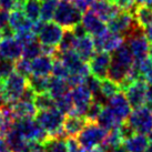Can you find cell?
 Returning a JSON list of instances; mask_svg holds the SVG:
<instances>
[{"mask_svg": "<svg viewBox=\"0 0 152 152\" xmlns=\"http://www.w3.org/2000/svg\"><path fill=\"white\" fill-rule=\"evenodd\" d=\"M143 32L147 40L149 41V43H152V22H150L147 27H144Z\"/></svg>", "mask_w": 152, "mask_h": 152, "instance_id": "48", "label": "cell"}, {"mask_svg": "<svg viewBox=\"0 0 152 152\" xmlns=\"http://www.w3.org/2000/svg\"><path fill=\"white\" fill-rule=\"evenodd\" d=\"M106 107H108L121 121L127 120L131 112L130 103L128 101L124 92L121 90L108 99Z\"/></svg>", "mask_w": 152, "mask_h": 152, "instance_id": "14", "label": "cell"}, {"mask_svg": "<svg viewBox=\"0 0 152 152\" xmlns=\"http://www.w3.org/2000/svg\"><path fill=\"white\" fill-rule=\"evenodd\" d=\"M73 50L76 51L77 55L80 57L81 60H83L85 62H88L89 60L93 57V55L96 53L93 38L90 34H86L85 37L77 38Z\"/></svg>", "mask_w": 152, "mask_h": 152, "instance_id": "19", "label": "cell"}, {"mask_svg": "<svg viewBox=\"0 0 152 152\" xmlns=\"http://www.w3.org/2000/svg\"><path fill=\"white\" fill-rule=\"evenodd\" d=\"M81 21H82V26L85 27L87 34H90L91 37L100 36V34H102L103 32H106L107 30H108L106 22L103 21V20H101L90 9L87 10L85 12V15L82 16Z\"/></svg>", "mask_w": 152, "mask_h": 152, "instance_id": "15", "label": "cell"}, {"mask_svg": "<svg viewBox=\"0 0 152 152\" xmlns=\"http://www.w3.org/2000/svg\"><path fill=\"white\" fill-rule=\"evenodd\" d=\"M115 6L118 7L120 10H126V11H130L132 13L133 9L137 6V0H113Z\"/></svg>", "mask_w": 152, "mask_h": 152, "instance_id": "43", "label": "cell"}, {"mask_svg": "<svg viewBox=\"0 0 152 152\" xmlns=\"http://www.w3.org/2000/svg\"><path fill=\"white\" fill-rule=\"evenodd\" d=\"M80 152H106L101 147H98L96 149H92V150H81Z\"/></svg>", "mask_w": 152, "mask_h": 152, "instance_id": "53", "label": "cell"}, {"mask_svg": "<svg viewBox=\"0 0 152 152\" xmlns=\"http://www.w3.org/2000/svg\"><path fill=\"white\" fill-rule=\"evenodd\" d=\"M15 70V62L13 60L4 58L0 56V79H6L7 77Z\"/></svg>", "mask_w": 152, "mask_h": 152, "instance_id": "40", "label": "cell"}, {"mask_svg": "<svg viewBox=\"0 0 152 152\" xmlns=\"http://www.w3.org/2000/svg\"><path fill=\"white\" fill-rule=\"evenodd\" d=\"M145 106L149 107L152 110V83L148 85V89H147V103Z\"/></svg>", "mask_w": 152, "mask_h": 152, "instance_id": "49", "label": "cell"}, {"mask_svg": "<svg viewBox=\"0 0 152 152\" xmlns=\"http://www.w3.org/2000/svg\"><path fill=\"white\" fill-rule=\"evenodd\" d=\"M13 127L16 128L27 141H40L45 142L49 134L40 123L34 118H22L15 121Z\"/></svg>", "mask_w": 152, "mask_h": 152, "instance_id": "6", "label": "cell"}, {"mask_svg": "<svg viewBox=\"0 0 152 152\" xmlns=\"http://www.w3.org/2000/svg\"><path fill=\"white\" fill-rule=\"evenodd\" d=\"M0 41H1V37H0Z\"/></svg>", "mask_w": 152, "mask_h": 152, "instance_id": "60", "label": "cell"}, {"mask_svg": "<svg viewBox=\"0 0 152 152\" xmlns=\"http://www.w3.org/2000/svg\"><path fill=\"white\" fill-rule=\"evenodd\" d=\"M4 139L8 143L10 151L12 152H23L27 142H28L15 127H12L9 130V132L4 137Z\"/></svg>", "mask_w": 152, "mask_h": 152, "instance_id": "23", "label": "cell"}, {"mask_svg": "<svg viewBox=\"0 0 152 152\" xmlns=\"http://www.w3.org/2000/svg\"><path fill=\"white\" fill-rule=\"evenodd\" d=\"M127 120L137 133L148 134L152 130V110L147 106L131 111Z\"/></svg>", "mask_w": 152, "mask_h": 152, "instance_id": "7", "label": "cell"}, {"mask_svg": "<svg viewBox=\"0 0 152 152\" xmlns=\"http://www.w3.org/2000/svg\"><path fill=\"white\" fill-rule=\"evenodd\" d=\"M96 122L101 128H103L106 131H111L114 130V129H118V127L120 126V123L122 122V121L119 120L118 117L108 107L104 106L102 108L100 114L98 115Z\"/></svg>", "mask_w": 152, "mask_h": 152, "instance_id": "22", "label": "cell"}, {"mask_svg": "<svg viewBox=\"0 0 152 152\" xmlns=\"http://www.w3.org/2000/svg\"><path fill=\"white\" fill-rule=\"evenodd\" d=\"M49 76H36L31 75L28 78V86L34 91V93H41L48 91Z\"/></svg>", "mask_w": 152, "mask_h": 152, "instance_id": "29", "label": "cell"}, {"mask_svg": "<svg viewBox=\"0 0 152 152\" xmlns=\"http://www.w3.org/2000/svg\"><path fill=\"white\" fill-rule=\"evenodd\" d=\"M21 1H23V2H25V1H26V0H21Z\"/></svg>", "mask_w": 152, "mask_h": 152, "instance_id": "59", "label": "cell"}, {"mask_svg": "<svg viewBox=\"0 0 152 152\" xmlns=\"http://www.w3.org/2000/svg\"><path fill=\"white\" fill-rule=\"evenodd\" d=\"M36 120L40 123V126L47 131V133L51 138H69L62 128L64 114L61 113L57 108L38 111L36 114Z\"/></svg>", "mask_w": 152, "mask_h": 152, "instance_id": "2", "label": "cell"}, {"mask_svg": "<svg viewBox=\"0 0 152 152\" xmlns=\"http://www.w3.org/2000/svg\"><path fill=\"white\" fill-rule=\"evenodd\" d=\"M148 57L152 60V43L149 46V50H148Z\"/></svg>", "mask_w": 152, "mask_h": 152, "instance_id": "55", "label": "cell"}, {"mask_svg": "<svg viewBox=\"0 0 152 152\" xmlns=\"http://www.w3.org/2000/svg\"><path fill=\"white\" fill-rule=\"evenodd\" d=\"M137 4H151V6H152V0H137Z\"/></svg>", "mask_w": 152, "mask_h": 152, "instance_id": "54", "label": "cell"}, {"mask_svg": "<svg viewBox=\"0 0 152 152\" xmlns=\"http://www.w3.org/2000/svg\"><path fill=\"white\" fill-rule=\"evenodd\" d=\"M34 103L37 110H47L51 109V108H56L55 107V99L51 97L49 92H41V93H36L34 99Z\"/></svg>", "mask_w": 152, "mask_h": 152, "instance_id": "33", "label": "cell"}, {"mask_svg": "<svg viewBox=\"0 0 152 152\" xmlns=\"http://www.w3.org/2000/svg\"><path fill=\"white\" fill-rule=\"evenodd\" d=\"M27 88H28V79L20 73H18L17 71H12L4 79V103L11 104L13 102L18 101Z\"/></svg>", "mask_w": 152, "mask_h": 152, "instance_id": "5", "label": "cell"}, {"mask_svg": "<svg viewBox=\"0 0 152 152\" xmlns=\"http://www.w3.org/2000/svg\"><path fill=\"white\" fill-rule=\"evenodd\" d=\"M144 152H152V142L151 143H148V147H147Z\"/></svg>", "mask_w": 152, "mask_h": 152, "instance_id": "56", "label": "cell"}, {"mask_svg": "<svg viewBox=\"0 0 152 152\" xmlns=\"http://www.w3.org/2000/svg\"><path fill=\"white\" fill-rule=\"evenodd\" d=\"M15 70L22 75L26 78H29L32 72H31V64H30V60L26 59V58H20V59L16 60L15 62Z\"/></svg>", "mask_w": 152, "mask_h": 152, "instance_id": "39", "label": "cell"}, {"mask_svg": "<svg viewBox=\"0 0 152 152\" xmlns=\"http://www.w3.org/2000/svg\"><path fill=\"white\" fill-rule=\"evenodd\" d=\"M109 152H129V151H128V149L126 148L124 143L122 142V143H120L119 145H117V147L112 148Z\"/></svg>", "mask_w": 152, "mask_h": 152, "instance_id": "52", "label": "cell"}, {"mask_svg": "<svg viewBox=\"0 0 152 152\" xmlns=\"http://www.w3.org/2000/svg\"><path fill=\"white\" fill-rule=\"evenodd\" d=\"M16 120L22 118H34L38 112L34 106V101H26V100H18L9 104Z\"/></svg>", "mask_w": 152, "mask_h": 152, "instance_id": "20", "label": "cell"}, {"mask_svg": "<svg viewBox=\"0 0 152 152\" xmlns=\"http://www.w3.org/2000/svg\"><path fill=\"white\" fill-rule=\"evenodd\" d=\"M41 1H46V0H41Z\"/></svg>", "mask_w": 152, "mask_h": 152, "instance_id": "61", "label": "cell"}, {"mask_svg": "<svg viewBox=\"0 0 152 152\" xmlns=\"http://www.w3.org/2000/svg\"><path fill=\"white\" fill-rule=\"evenodd\" d=\"M71 89V97L73 100V106H75L72 113L85 115L88 107L93 100L92 93L90 92V90L85 83L78 85Z\"/></svg>", "mask_w": 152, "mask_h": 152, "instance_id": "10", "label": "cell"}, {"mask_svg": "<svg viewBox=\"0 0 152 152\" xmlns=\"http://www.w3.org/2000/svg\"><path fill=\"white\" fill-rule=\"evenodd\" d=\"M148 139H149V141H151L152 142V130L148 133Z\"/></svg>", "mask_w": 152, "mask_h": 152, "instance_id": "57", "label": "cell"}, {"mask_svg": "<svg viewBox=\"0 0 152 152\" xmlns=\"http://www.w3.org/2000/svg\"><path fill=\"white\" fill-rule=\"evenodd\" d=\"M0 56L13 61L20 59L22 57V45L15 37L4 38L0 41Z\"/></svg>", "mask_w": 152, "mask_h": 152, "instance_id": "18", "label": "cell"}, {"mask_svg": "<svg viewBox=\"0 0 152 152\" xmlns=\"http://www.w3.org/2000/svg\"><path fill=\"white\" fill-rule=\"evenodd\" d=\"M100 89H101L102 96L106 99H109L110 97H112L113 94L120 91V87L118 83H115L108 78L100 80Z\"/></svg>", "mask_w": 152, "mask_h": 152, "instance_id": "36", "label": "cell"}, {"mask_svg": "<svg viewBox=\"0 0 152 152\" xmlns=\"http://www.w3.org/2000/svg\"><path fill=\"white\" fill-rule=\"evenodd\" d=\"M89 121L87 120L85 115H80V114L76 113H69L67 117H64V132L67 133L68 137H72L76 138L77 135L80 133L82 129L87 126Z\"/></svg>", "mask_w": 152, "mask_h": 152, "instance_id": "16", "label": "cell"}, {"mask_svg": "<svg viewBox=\"0 0 152 152\" xmlns=\"http://www.w3.org/2000/svg\"><path fill=\"white\" fill-rule=\"evenodd\" d=\"M133 62L134 59L132 52L128 43L124 41L115 50L112 51L111 62L107 72V78L119 85L129 75Z\"/></svg>", "mask_w": 152, "mask_h": 152, "instance_id": "1", "label": "cell"}, {"mask_svg": "<svg viewBox=\"0 0 152 152\" xmlns=\"http://www.w3.org/2000/svg\"><path fill=\"white\" fill-rule=\"evenodd\" d=\"M104 106H102L100 102L96 101V100H92V102L90 103V106L88 107V109L86 111L85 117L87 118L89 122H96L97 121L98 115L100 114L102 108Z\"/></svg>", "mask_w": 152, "mask_h": 152, "instance_id": "38", "label": "cell"}, {"mask_svg": "<svg viewBox=\"0 0 152 152\" xmlns=\"http://www.w3.org/2000/svg\"><path fill=\"white\" fill-rule=\"evenodd\" d=\"M40 7L39 0H26L23 2L22 11L31 22H36L40 19Z\"/></svg>", "mask_w": 152, "mask_h": 152, "instance_id": "28", "label": "cell"}, {"mask_svg": "<svg viewBox=\"0 0 152 152\" xmlns=\"http://www.w3.org/2000/svg\"><path fill=\"white\" fill-rule=\"evenodd\" d=\"M15 36H16V39L21 43L22 46L26 45V43L30 42V41H32V40H34V39H37V36L32 32V30L31 29L18 31V32L15 34Z\"/></svg>", "mask_w": 152, "mask_h": 152, "instance_id": "42", "label": "cell"}, {"mask_svg": "<svg viewBox=\"0 0 152 152\" xmlns=\"http://www.w3.org/2000/svg\"><path fill=\"white\" fill-rule=\"evenodd\" d=\"M58 4V0H46L40 7V20L42 21H51L53 15H55L56 8Z\"/></svg>", "mask_w": 152, "mask_h": 152, "instance_id": "35", "label": "cell"}, {"mask_svg": "<svg viewBox=\"0 0 152 152\" xmlns=\"http://www.w3.org/2000/svg\"><path fill=\"white\" fill-rule=\"evenodd\" d=\"M106 1H113V0H106Z\"/></svg>", "mask_w": 152, "mask_h": 152, "instance_id": "58", "label": "cell"}, {"mask_svg": "<svg viewBox=\"0 0 152 152\" xmlns=\"http://www.w3.org/2000/svg\"><path fill=\"white\" fill-rule=\"evenodd\" d=\"M9 26L16 34L18 31L31 29L32 22L26 17L22 10H12V12L9 15Z\"/></svg>", "mask_w": 152, "mask_h": 152, "instance_id": "24", "label": "cell"}, {"mask_svg": "<svg viewBox=\"0 0 152 152\" xmlns=\"http://www.w3.org/2000/svg\"><path fill=\"white\" fill-rule=\"evenodd\" d=\"M55 107L59 110L61 113L69 114L73 112L75 106H73V100L71 97V91L66 93L61 97L55 99Z\"/></svg>", "mask_w": 152, "mask_h": 152, "instance_id": "32", "label": "cell"}, {"mask_svg": "<svg viewBox=\"0 0 152 152\" xmlns=\"http://www.w3.org/2000/svg\"><path fill=\"white\" fill-rule=\"evenodd\" d=\"M111 62V55L106 51H96L93 57L88 61L90 73L97 77L98 79L107 78V72Z\"/></svg>", "mask_w": 152, "mask_h": 152, "instance_id": "12", "label": "cell"}, {"mask_svg": "<svg viewBox=\"0 0 152 152\" xmlns=\"http://www.w3.org/2000/svg\"><path fill=\"white\" fill-rule=\"evenodd\" d=\"M137 23L144 28L152 22V6L151 4H138L132 11Z\"/></svg>", "mask_w": 152, "mask_h": 152, "instance_id": "26", "label": "cell"}, {"mask_svg": "<svg viewBox=\"0 0 152 152\" xmlns=\"http://www.w3.org/2000/svg\"><path fill=\"white\" fill-rule=\"evenodd\" d=\"M51 73L53 77L57 78H62V79H67L70 72L67 66L64 64V61L60 59L59 57H53V62H52V69H51Z\"/></svg>", "mask_w": 152, "mask_h": 152, "instance_id": "37", "label": "cell"}, {"mask_svg": "<svg viewBox=\"0 0 152 152\" xmlns=\"http://www.w3.org/2000/svg\"><path fill=\"white\" fill-rule=\"evenodd\" d=\"M90 10L93 11L104 22H108L114 15H117L120 11V9L115 6L113 1H106V0H93Z\"/></svg>", "mask_w": 152, "mask_h": 152, "instance_id": "17", "label": "cell"}, {"mask_svg": "<svg viewBox=\"0 0 152 152\" xmlns=\"http://www.w3.org/2000/svg\"><path fill=\"white\" fill-rule=\"evenodd\" d=\"M42 55L41 52V43L37 39L22 46V57L28 60H32L36 57Z\"/></svg>", "mask_w": 152, "mask_h": 152, "instance_id": "34", "label": "cell"}, {"mask_svg": "<svg viewBox=\"0 0 152 152\" xmlns=\"http://www.w3.org/2000/svg\"><path fill=\"white\" fill-rule=\"evenodd\" d=\"M138 25L135 21L133 15L130 11L126 10H120L117 15H114L113 17L110 19L107 27L110 31L115 32V34H121L123 38L131 32V30Z\"/></svg>", "mask_w": 152, "mask_h": 152, "instance_id": "8", "label": "cell"}, {"mask_svg": "<svg viewBox=\"0 0 152 152\" xmlns=\"http://www.w3.org/2000/svg\"><path fill=\"white\" fill-rule=\"evenodd\" d=\"M23 152H46L43 142L40 141H28Z\"/></svg>", "mask_w": 152, "mask_h": 152, "instance_id": "44", "label": "cell"}, {"mask_svg": "<svg viewBox=\"0 0 152 152\" xmlns=\"http://www.w3.org/2000/svg\"><path fill=\"white\" fill-rule=\"evenodd\" d=\"M64 31V28L58 25L57 22L45 21L42 28L40 29L37 36H38L39 41L41 45L57 47L59 45L61 38H62Z\"/></svg>", "mask_w": 152, "mask_h": 152, "instance_id": "11", "label": "cell"}, {"mask_svg": "<svg viewBox=\"0 0 152 152\" xmlns=\"http://www.w3.org/2000/svg\"><path fill=\"white\" fill-rule=\"evenodd\" d=\"M76 40H77V37L75 36L71 28L64 29L62 38L60 40L59 45L57 46V51L58 52H64V51H68V50H72L75 48Z\"/></svg>", "mask_w": 152, "mask_h": 152, "instance_id": "30", "label": "cell"}, {"mask_svg": "<svg viewBox=\"0 0 152 152\" xmlns=\"http://www.w3.org/2000/svg\"><path fill=\"white\" fill-rule=\"evenodd\" d=\"M53 57L47 55H40L30 61L31 72L36 76H49L52 69Z\"/></svg>", "mask_w": 152, "mask_h": 152, "instance_id": "21", "label": "cell"}, {"mask_svg": "<svg viewBox=\"0 0 152 152\" xmlns=\"http://www.w3.org/2000/svg\"><path fill=\"white\" fill-rule=\"evenodd\" d=\"M108 131L97 122H88L82 131L76 137V140L83 150H92L100 147L106 139Z\"/></svg>", "mask_w": 152, "mask_h": 152, "instance_id": "4", "label": "cell"}, {"mask_svg": "<svg viewBox=\"0 0 152 152\" xmlns=\"http://www.w3.org/2000/svg\"><path fill=\"white\" fill-rule=\"evenodd\" d=\"M52 19L64 29L73 28L81 22L82 12L72 4L71 0H58V4Z\"/></svg>", "mask_w": 152, "mask_h": 152, "instance_id": "3", "label": "cell"}, {"mask_svg": "<svg viewBox=\"0 0 152 152\" xmlns=\"http://www.w3.org/2000/svg\"><path fill=\"white\" fill-rule=\"evenodd\" d=\"M70 90H71V87L69 86L67 79L57 78V77H52L49 79L48 92L53 99H57L66 93L70 92Z\"/></svg>", "mask_w": 152, "mask_h": 152, "instance_id": "25", "label": "cell"}, {"mask_svg": "<svg viewBox=\"0 0 152 152\" xmlns=\"http://www.w3.org/2000/svg\"><path fill=\"white\" fill-rule=\"evenodd\" d=\"M0 152H10L9 145L4 137H0Z\"/></svg>", "mask_w": 152, "mask_h": 152, "instance_id": "50", "label": "cell"}, {"mask_svg": "<svg viewBox=\"0 0 152 152\" xmlns=\"http://www.w3.org/2000/svg\"><path fill=\"white\" fill-rule=\"evenodd\" d=\"M45 151L46 152H69L67 145V139H60V138H51L43 142Z\"/></svg>", "mask_w": 152, "mask_h": 152, "instance_id": "31", "label": "cell"}, {"mask_svg": "<svg viewBox=\"0 0 152 152\" xmlns=\"http://www.w3.org/2000/svg\"><path fill=\"white\" fill-rule=\"evenodd\" d=\"M123 143L129 152H144L148 147V135L142 133H135L131 138L124 140Z\"/></svg>", "mask_w": 152, "mask_h": 152, "instance_id": "27", "label": "cell"}, {"mask_svg": "<svg viewBox=\"0 0 152 152\" xmlns=\"http://www.w3.org/2000/svg\"><path fill=\"white\" fill-rule=\"evenodd\" d=\"M17 0H0V8L4 10H12Z\"/></svg>", "mask_w": 152, "mask_h": 152, "instance_id": "47", "label": "cell"}, {"mask_svg": "<svg viewBox=\"0 0 152 152\" xmlns=\"http://www.w3.org/2000/svg\"><path fill=\"white\" fill-rule=\"evenodd\" d=\"M9 25V13L7 10L0 9V31Z\"/></svg>", "mask_w": 152, "mask_h": 152, "instance_id": "46", "label": "cell"}, {"mask_svg": "<svg viewBox=\"0 0 152 152\" xmlns=\"http://www.w3.org/2000/svg\"><path fill=\"white\" fill-rule=\"evenodd\" d=\"M93 43L96 51H106V52H112L115 50L120 45L124 42V38L121 34H115L110 31L109 29L106 32H103L100 36L92 37Z\"/></svg>", "mask_w": 152, "mask_h": 152, "instance_id": "13", "label": "cell"}, {"mask_svg": "<svg viewBox=\"0 0 152 152\" xmlns=\"http://www.w3.org/2000/svg\"><path fill=\"white\" fill-rule=\"evenodd\" d=\"M147 89L148 83L143 79H137L124 91L131 109H137L147 103Z\"/></svg>", "mask_w": 152, "mask_h": 152, "instance_id": "9", "label": "cell"}, {"mask_svg": "<svg viewBox=\"0 0 152 152\" xmlns=\"http://www.w3.org/2000/svg\"><path fill=\"white\" fill-rule=\"evenodd\" d=\"M143 80L147 81V83H148V85H151L152 83V64H151V67L149 68L148 71L144 73Z\"/></svg>", "mask_w": 152, "mask_h": 152, "instance_id": "51", "label": "cell"}, {"mask_svg": "<svg viewBox=\"0 0 152 152\" xmlns=\"http://www.w3.org/2000/svg\"><path fill=\"white\" fill-rule=\"evenodd\" d=\"M71 2L80 10L81 12H86L87 10L90 9L93 0H71Z\"/></svg>", "mask_w": 152, "mask_h": 152, "instance_id": "45", "label": "cell"}, {"mask_svg": "<svg viewBox=\"0 0 152 152\" xmlns=\"http://www.w3.org/2000/svg\"><path fill=\"white\" fill-rule=\"evenodd\" d=\"M118 132L120 137H121L122 141L129 139V138H131L132 135H134L137 133L134 129L132 128V126L128 122V120H124V121L120 123V126L118 127Z\"/></svg>", "mask_w": 152, "mask_h": 152, "instance_id": "41", "label": "cell"}]
</instances>
